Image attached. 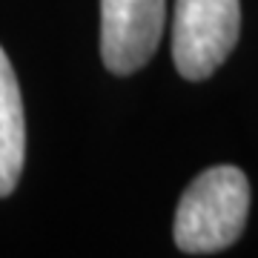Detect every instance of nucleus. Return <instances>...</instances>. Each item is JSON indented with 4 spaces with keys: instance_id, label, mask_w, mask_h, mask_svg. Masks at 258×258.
Listing matches in <instances>:
<instances>
[{
    "instance_id": "20e7f679",
    "label": "nucleus",
    "mask_w": 258,
    "mask_h": 258,
    "mask_svg": "<svg viewBox=\"0 0 258 258\" xmlns=\"http://www.w3.org/2000/svg\"><path fill=\"white\" fill-rule=\"evenodd\" d=\"M26 158V120L23 101L6 52L0 49V198L18 186Z\"/></svg>"
},
{
    "instance_id": "f03ea898",
    "label": "nucleus",
    "mask_w": 258,
    "mask_h": 258,
    "mask_svg": "<svg viewBox=\"0 0 258 258\" xmlns=\"http://www.w3.org/2000/svg\"><path fill=\"white\" fill-rule=\"evenodd\" d=\"M241 32L238 0H175L172 60L181 78L204 81L227 60Z\"/></svg>"
},
{
    "instance_id": "7ed1b4c3",
    "label": "nucleus",
    "mask_w": 258,
    "mask_h": 258,
    "mask_svg": "<svg viewBox=\"0 0 258 258\" xmlns=\"http://www.w3.org/2000/svg\"><path fill=\"white\" fill-rule=\"evenodd\" d=\"M166 0H101V57L112 75L149 63L164 32Z\"/></svg>"
},
{
    "instance_id": "f257e3e1",
    "label": "nucleus",
    "mask_w": 258,
    "mask_h": 258,
    "mask_svg": "<svg viewBox=\"0 0 258 258\" xmlns=\"http://www.w3.org/2000/svg\"><path fill=\"white\" fill-rule=\"evenodd\" d=\"M249 184L238 166L204 169L184 189L175 210V244L189 255L221 252L244 232Z\"/></svg>"
}]
</instances>
